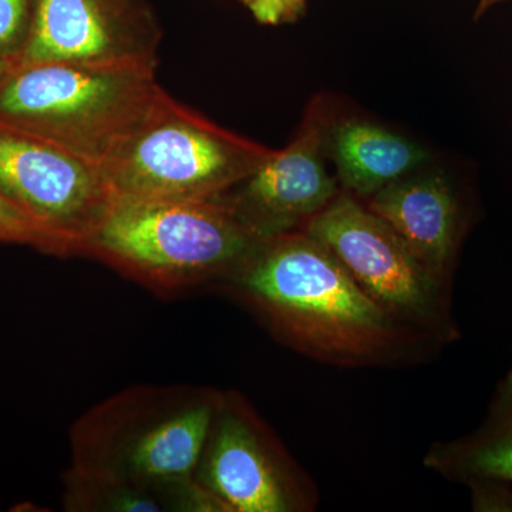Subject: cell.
Segmentation results:
<instances>
[{"label": "cell", "mask_w": 512, "mask_h": 512, "mask_svg": "<svg viewBox=\"0 0 512 512\" xmlns=\"http://www.w3.org/2000/svg\"><path fill=\"white\" fill-rule=\"evenodd\" d=\"M0 237L5 244L28 245L46 254L56 255L52 239L15 204L0 194Z\"/></svg>", "instance_id": "obj_15"}, {"label": "cell", "mask_w": 512, "mask_h": 512, "mask_svg": "<svg viewBox=\"0 0 512 512\" xmlns=\"http://www.w3.org/2000/svg\"><path fill=\"white\" fill-rule=\"evenodd\" d=\"M29 25L30 0H0V59L18 60Z\"/></svg>", "instance_id": "obj_16"}, {"label": "cell", "mask_w": 512, "mask_h": 512, "mask_svg": "<svg viewBox=\"0 0 512 512\" xmlns=\"http://www.w3.org/2000/svg\"><path fill=\"white\" fill-rule=\"evenodd\" d=\"M274 153L218 127L161 90L101 170L113 201H210Z\"/></svg>", "instance_id": "obj_5"}, {"label": "cell", "mask_w": 512, "mask_h": 512, "mask_svg": "<svg viewBox=\"0 0 512 512\" xmlns=\"http://www.w3.org/2000/svg\"><path fill=\"white\" fill-rule=\"evenodd\" d=\"M194 478L229 512L302 511L311 498L261 419L235 393H221Z\"/></svg>", "instance_id": "obj_9"}, {"label": "cell", "mask_w": 512, "mask_h": 512, "mask_svg": "<svg viewBox=\"0 0 512 512\" xmlns=\"http://www.w3.org/2000/svg\"><path fill=\"white\" fill-rule=\"evenodd\" d=\"M510 2V0H478L477 16L483 15L488 9L498 5V3Z\"/></svg>", "instance_id": "obj_18"}, {"label": "cell", "mask_w": 512, "mask_h": 512, "mask_svg": "<svg viewBox=\"0 0 512 512\" xmlns=\"http://www.w3.org/2000/svg\"><path fill=\"white\" fill-rule=\"evenodd\" d=\"M329 126L322 101L316 99L292 143L215 201L255 237L302 231L339 194L325 165Z\"/></svg>", "instance_id": "obj_10"}, {"label": "cell", "mask_w": 512, "mask_h": 512, "mask_svg": "<svg viewBox=\"0 0 512 512\" xmlns=\"http://www.w3.org/2000/svg\"><path fill=\"white\" fill-rule=\"evenodd\" d=\"M161 39L148 0H30L28 39L15 63L157 69Z\"/></svg>", "instance_id": "obj_8"}, {"label": "cell", "mask_w": 512, "mask_h": 512, "mask_svg": "<svg viewBox=\"0 0 512 512\" xmlns=\"http://www.w3.org/2000/svg\"><path fill=\"white\" fill-rule=\"evenodd\" d=\"M325 150L345 190L360 198H370L387 185L416 173L429 158L413 141L362 120L329 126Z\"/></svg>", "instance_id": "obj_12"}, {"label": "cell", "mask_w": 512, "mask_h": 512, "mask_svg": "<svg viewBox=\"0 0 512 512\" xmlns=\"http://www.w3.org/2000/svg\"><path fill=\"white\" fill-rule=\"evenodd\" d=\"M261 241L215 200L113 201L80 255L175 296L224 281Z\"/></svg>", "instance_id": "obj_4"}, {"label": "cell", "mask_w": 512, "mask_h": 512, "mask_svg": "<svg viewBox=\"0 0 512 512\" xmlns=\"http://www.w3.org/2000/svg\"><path fill=\"white\" fill-rule=\"evenodd\" d=\"M302 231L328 247L360 288L404 328L441 342L456 339L447 285L386 221L352 194L336 195Z\"/></svg>", "instance_id": "obj_6"}, {"label": "cell", "mask_w": 512, "mask_h": 512, "mask_svg": "<svg viewBox=\"0 0 512 512\" xmlns=\"http://www.w3.org/2000/svg\"><path fill=\"white\" fill-rule=\"evenodd\" d=\"M13 66H15V62L0 59V79H2V77L5 76Z\"/></svg>", "instance_id": "obj_19"}, {"label": "cell", "mask_w": 512, "mask_h": 512, "mask_svg": "<svg viewBox=\"0 0 512 512\" xmlns=\"http://www.w3.org/2000/svg\"><path fill=\"white\" fill-rule=\"evenodd\" d=\"M156 72L140 66L15 63L0 79V127L101 167L163 90Z\"/></svg>", "instance_id": "obj_3"}, {"label": "cell", "mask_w": 512, "mask_h": 512, "mask_svg": "<svg viewBox=\"0 0 512 512\" xmlns=\"http://www.w3.org/2000/svg\"><path fill=\"white\" fill-rule=\"evenodd\" d=\"M221 393L194 386H137L94 407L72 429V467L171 493L192 480Z\"/></svg>", "instance_id": "obj_2"}, {"label": "cell", "mask_w": 512, "mask_h": 512, "mask_svg": "<svg viewBox=\"0 0 512 512\" xmlns=\"http://www.w3.org/2000/svg\"><path fill=\"white\" fill-rule=\"evenodd\" d=\"M424 464L434 473L461 484H512V367L495 387L480 426L467 436L433 444Z\"/></svg>", "instance_id": "obj_13"}, {"label": "cell", "mask_w": 512, "mask_h": 512, "mask_svg": "<svg viewBox=\"0 0 512 512\" xmlns=\"http://www.w3.org/2000/svg\"><path fill=\"white\" fill-rule=\"evenodd\" d=\"M0 194L46 232L57 256L80 255L113 205L99 165L3 127Z\"/></svg>", "instance_id": "obj_7"}, {"label": "cell", "mask_w": 512, "mask_h": 512, "mask_svg": "<svg viewBox=\"0 0 512 512\" xmlns=\"http://www.w3.org/2000/svg\"><path fill=\"white\" fill-rule=\"evenodd\" d=\"M220 284L276 338L330 365L389 363L412 348L416 336L377 305L335 254L305 231L262 239Z\"/></svg>", "instance_id": "obj_1"}, {"label": "cell", "mask_w": 512, "mask_h": 512, "mask_svg": "<svg viewBox=\"0 0 512 512\" xmlns=\"http://www.w3.org/2000/svg\"><path fill=\"white\" fill-rule=\"evenodd\" d=\"M262 25L278 26L295 22L305 10L306 0H241Z\"/></svg>", "instance_id": "obj_17"}, {"label": "cell", "mask_w": 512, "mask_h": 512, "mask_svg": "<svg viewBox=\"0 0 512 512\" xmlns=\"http://www.w3.org/2000/svg\"><path fill=\"white\" fill-rule=\"evenodd\" d=\"M0 244H5V241H3L2 237H0Z\"/></svg>", "instance_id": "obj_20"}, {"label": "cell", "mask_w": 512, "mask_h": 512, "mask_svg": "<svg viewBox=\"0 0 512 512\" xmlns=\"http://www.w3.org/2000/svg\"><path fill=\"white\" fill-rule=\"evenodd\" d=\"M366 207L386 221L431 274L447 285L463 222L460 202L446 177L407 175L367 198Z\"/></svg>", "instance_id": "obj_11"}, {"label": "cell", "mask_w": 512, "mask_h": 512, "mask_svg": "<svg viewBox=\"0 0 512 512\" xmlns=\"http://www.w3.org/2000/svg\"><path fill=\"white\" fill-rule=\"evenodd\" d=\"M63 505L66 511L80 512L167 511L163 498L153 491L73 467L64 473Z\"/></svg>", "instance_id": "obj_14"}]
</instances>
